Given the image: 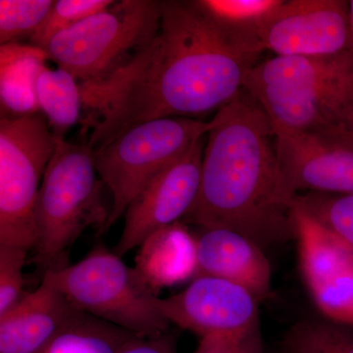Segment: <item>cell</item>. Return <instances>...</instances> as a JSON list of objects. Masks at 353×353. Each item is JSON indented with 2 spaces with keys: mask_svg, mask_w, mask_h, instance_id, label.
<instances>
[{
  "mask_svg": "<svg viewBox=\"0 0 353 353\" xmlns=\"http://www.w3.org/2000/svg\"><path fill=\"white\" fill-rule=\"evenodd\" d=\"M263 52L194 0L161 1L159 29L131 63L99 85H80L83 143L95 153L143 123L217 112L243 90Z\"/></svg>",
  "mask_w": 353,
  "mask_h": 353,
  "instance_id": "cell-1",
  "label": "cell"
},
{
  "mask_svg": "<svg viewBox=\"0 0 353 353\" xmlns=\"http://www.w3.org/2000/svg\"><path fill=\"white\" fill-rule=\"evenodd\" d=\"M196 201L185 225L231 230L260 248L296 240L283 196L275 131L243 88L211 120Z\"/></svg>",
  "mask_w": 353,
  "mask_h": 353,
  "instance_id": "cell-2",
  "label": "cell"
},
{
  "mask_svg": "<svg viewBox=\"0 0 353 353\" xmlns=\"http://www.w3.org/2000/svg\"><path fill=\"white\" fill-rule=\"evenodd\" d=\"M243 88L275 131L328 136L353 121V50L270 58L250 70Z\"/></svg>",
  "mask_w": 353,
  "mask_h": 353,
  "instance_id": "cell-3",
  "label": "cell"
},
{
  "mask_svg": "<svg viewBox=\"0 0 353 353\" xmlns=\"http://www.w3.org/2000/svg\"><path fill=\"white\" fill-rule=\"evenodd\" d=\"M39 188L34 262L44 273L68 266L72 245L88 227L102 234L110 210L102 201L94 152L85 143L57 139Z\"/></svg>",
  "mask_w": 353,
  "mask_h": 353,
  "instance_id": "cell-4",
  "label": "cell"
},
{
  "mask_svg": "<svg viewBox=\"0 0 353 353\" xmlns=\"http://www.w3.org/2000/svg\"><path fill=\"white\" fill-rule=\"evenodd\" d=\"M161 1L121 0L59 32L46 51L81 85L105 82L131 63L154 38Z\"/></svg>",
  "mask_w": 353,
  "mask_h": 353,
  "instance_id": "cell-5",
  "label": "cell"
},
{
  "mask_svg": "<svg viewBox=\"0 0 353 353\" xmlns=\"http://www.w3.org/2000/svg\"><path fill=\"white\" fill-rule=\"evenodd\" d=\"M43 280L62 292L78 310L139 336L169 333L170 323L157 305V292L136 268L102 245L61 270L46 272Z\"/></svg>",
  "mask_w": 353,
  "mask_h": 353,
  "instance_id": "cell-6",
  "label": "cell"
},
{
  "mask_svg": "<svg viewBox=\"0 0 353 353\" xmlns=\"http://www.w3.org/2000/svg\"><path fill=\"white\" fill-rule=\"evenodd\" d=\"M211 126V121L185 117L150 121L94 153L97 174L112 194L110 215L102 234L125 215L146 183L182 158Z\"/></svg>",
  "mask_w": 353,
  "mask_h": 353,
  "instance_id": "cell-7",
  "label": "cell"
},
{
  "mask_svg": "<svg viewBox=\"0 0 353 353\" xmlns=\"http://www.w3.org/2000/svg\"><path fill=\"white\" fill-rule=\"evenodd\" d=\"M55 141L41 113L0 117V245L34 248L39 182Z\"/></svg>",
  "mask_w": 353,
  "mask_h": 353,
  "instance_id": "cell-8",
  "label": "cell"
},
{
  "mask_svg": "<svg viewBox=\"0 0 353 353\" xmlns=\"http://www.w3.org/2000/svg\"><path fill=\"white\" fill-rule=\"evenodd\" d=\"M257 37L275 57H320L353 50L350 1L282 0Z\"/></svg>",
  "mask_w": 353,
  "mask_h": 353,
  "instance_id": "cell-9",
  "label": "cell"
},
{
  "mask_svg": "<svg viewBox=\"0 0 353 353\" xmlns=\"http://www.w3.org/2000/svg\"><path fill=\"white\" fill-rule=\"evenodd\" d=\"M203 152L201 139L141 188L125 212L124 228L114 254L122 259L155 232L181 222L199 192Z\"/></svg>",
  "mask_w": 353,
  "mask_h": 353,
  "instance_id": "cell-10",
  "label": "cell"
},
{
  "mask_svg": "<svg viewBox=\"0 0 353 353\" xmlns=\"http://www.w3.org/2000/svg\"><path fill=\"white\" fill-rule=\"evenodd\" d=\"M259 299L224 279L197 276L185 290L157 299L170 324L202 336L240 334L259 326Z\"/></svg>",
  "mask_w": 353,
  "mask_h": 353,
  "instance_id": "cell-11",
  "label": "cell"
},
{
  "mask_svg": "<svg viewBox=\"0 0 353 353\" xmlns=\"http://www.w3.org/2000/svg\"><path fill=\"white\" fill-rule=\"evenodd\" d=\"M301 275L323 317L353 325V255L319 224L292 208Z\"/></svg>",
  "mask_w": 353,
  "mask_h": 353,
  "instance_id": "cell-12",
  "label": "cell"
},
{
  "mask_svg": "<svg viewBox=\"0 0 353 353\" xmlns=\"http://www.w3.org/2000/svg\"><path fill=\"white\" fill-rule=\"evenodd\" d=\"M275 136L281 189L290 204L303 192L353 194V152L308 132Z\"/></svg>",
  "mask_w": 353,
  "mask_h": 353,
  "instance_id": "cell-13",
  "label": "cell"
},
{
  "mask_svg": "<svg viewBox=\"0 0 353 353\" xmlns=\"http://www.w3.org/2000/svg\"><path fill=\"white\" fill-rule=\"evenodd\" d=\"M196 241V277L212 276L230 281L252 292L260 301L269 296L270 263L263 248L254 241L221 228H201Z\"/></svg>",
  "mask_w": 353,
  "mask_h": 353,
  "instance_id": "cell-14",
  "label": "cell"
},
{
  "mask_svg": "<svg viewBox=\"0 0 353 353\" xmlns=\"http://www.w3.org/2000/svg\"><path fill=\"white\" fill-rule=\"evenodd\" d=\"M77 309L57 288L41 281L0 316V353H41Z\"/></svg>",
  "mask_w": 353,
  "mask_h": 353,
  "instance_id": "cell-15",
  "label": "cell"
},
{
  "mask_svg": "<svg viewBox=\"0 0 353 353\" xmlns=\"http://www.w3.org/2000/svg\"><path fill=\"white\" fill-rule=\"evenodd\" d=\"M139 248L134 268L157 294L196 277V236L182 222L155 232Z\"/></svg>",
  "mask_w": 353,
  "mask_h": 353,
  "instance_id": "cell-16",
  "label": "cell"
},
{
  "mask_svg": "<svg viewBox=\"0 0 353 353\" xmlns=\"http://www.w3.org/2000/svg\"><path fill=\"white\" fill-rule=\"evenodd\" d=\"M50 59L48 52L32 44L0 46V109L1 117L19 119L41 113L37 81Z\"/></svg>",
  "mask_w": 353,
  "mask_h": 353,
  "instance_id": "cell-17",
  "label": "cell"
},
{
  "mask_svg": "<svg viewBox=\"0 0 353 353\" xmlns=\"http://www.w3.org/2000/svg\"><path fill=\"white\" fill-rule=\"evenodd\" d=\"M39 110L48 121L54 138L65 139L70 128L82 116L83 105L80 83L71 74L59 68L46 67L37 81Z\"/></svg>",
  "mask_w": 353,
  "mask_h": 353,
  "instance_id": "cell-18",
  "label": "cell"
},
{
  "mask_svg": "<svg viewBox=\"0 0 353 353\" xmlns=\"http://www.w3.org/2000/svg\"><path fill=\"white\" fill-rule=\"evenodd\" d=\"M137 334L77 310L41 353H118Z\"/></svg>",
  "mask_w": 353,
  "mask_h": 353,
  "instance_id": "cell-19",
  "label": "cell"
},
{
  "mask_svg": "<svg viewBox=\"0 0 353 353\" xmlns=\"http://www.w3.org/2000/svg\"><path fill=\"white\" fill-rule=\"evenodd\" d=\"M353 255V194L303 192L290 202Z\"/></svg>",
  "mask_w": 353,
  "mask_h": 353,
  "instance_id": "cell-20",
  "label": "cell"
},
{
  "mask_svg": "<svg viewBox=\"0 0 353 353\" xmlns=\"http://www.w3.org/2000/svg\"><path fill=\"white\" fill-rule=\"evenodd\" d=\"M284 353H353V325L304 319L285 334Z\"/></svg>",
  "mask_w": 353,
  "mask_h": 353,
  "instance_id": "cell-21",
  "label": "cell"
},
{
  "mask_svg": "<svg viewBox=\"0 0 353 353\" xmlns=\"http://www.w3.org/2000/svg\"><path fill=\"white\" fill-rule=\"evenodd\" d=\"M194 3L223 29L259 39L260 26L282 0H194Z\"/></svg>",
  "mask_w": 353,
  "mask_h": 353,
  "instance_id": "cell-22",
  "label": "cell"
},
{
  "mask_svg": "<svg viewBox=\"0 0 353 353\" xmlns=\"http://www.w3.org/2000/svg\"><path fill=\"white\" fill-rule=\"evenodd\" d=\"M54 0H1L0 43H20L32 38L50 12Z\"/></svg>",
  "mask_w": 353,
  "mask_h": 353,
  "instance_id": "cell-23",
  "label": "cell"
},
{
  "mask_svg": "<svg viewBox=\"0 0 353 353\" xmlns=\"http://www.w3.org/2000/svg\"><path fill=\"white\" fill-rule=\"evenodd\" d=\"M113 3V0H57L38 31L30 39V44L46 50L48 43L57 34Z\"/></svg>",
  "mask_w": 353,
  "mask_h": 353,
  "instance_id": "cell-24",
  "label": "cell"
},
{
  "mask_svg": "<svg viewBox=\"0 0 353 353\" xmlns=\"http://www.w3.org/2000/svg\"><path fill=\"white\" fill-rule=\"evenodd\" d=\"M29 250L0 245V316L13 308L23 297V268Z\"/></svg>",
  "mask_w": 353,
  "mask_h": 353,
  "instance_id": "cell-25",
  "label": "cell"
},
{
  "mask_svg": "<svg viewBox=\"0 0 353 353\" xmlns=\"http://www.w3.org/2000/svg\"><path fill=\"white\" fill-rule=\"evenodd\" d=\"M196 353H265L259 326L240 334L202 336Z\"/></svg>",
  "mask_w": 353,
  "mask_h": 353,
  "instance_id": "cell-26",
  "label": "cell"
},
{
  "mask_svg": "<svg viewBox=\"0 0 353 353\" xmlns=\"http://www.w3.org/2000/svg\"><path fill=\"white\" fill-rule=\"evenodd\" d=\"M118 353H178L175 339L167 333L162 336H134L125 343Z\"/></svg>",
  "mask_w": 353,
  "mask_h": 353,
  "instance_id": "cell-27",
  "label": "cell"
},
{
  "mask_svg": "<svg viewBox=\"0 0 353 353\" xmlns=\"http://www.w3.org/2000/svg\"><path fill=\"white\" fill-rule=\"evenodd\" d=\"M322 138L331 141L334 145L353 152V121L343 130L334 132L329 136L322 137Z\"/></svg>",
  "mask_w": 353,
  "mask_h": 353,
  "instance_id": "cell-28",
  "label": "cell"
},
{
  "mask_svg": "<svg viewBox=\"0 0 353 353\" xmlns=\"http://www.w3.org/2000/svg\"><path fill=\"white\" fill-rule=\"evenodd\" d=\"M350 24H352V41H353V0L350 1Z\"/></svg>",
  "mask_w": 353,
  "mask_h": 353,
  "instance_id": "cell-29",
  "label": "cell"
}]
</instances>
